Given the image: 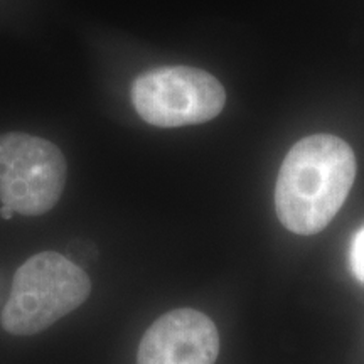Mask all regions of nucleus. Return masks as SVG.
<instances>
[{"label": "nucleus", "instance_id": "1", "mask_svg": "<svg viewBox=\"0 0 364 364\" xmlns=\"http://www.w3.org/2000/svg\"><path fill=\"white\" fill-rule=\"evenodd\" d=\"M356 179V157L343 139L318 134L290 149L275 186L277 216L295 235H316L334 220Z\"/></svg>", "mask_w": 364, "mask_h": 364}, {"label": "nucleus", "instance_id": "2", "mask_svg": "<svg viewBox=\"0 0 364 364\" xmlns=\"http://www.w3.org/2000/svg\"><path fill=\"white\" fill-rule=\"evenodd\" d=\"M91 280L65 255L44 252L17 268L2 312L9 334L33 336L76 311L88 299Z\"/></svg>", "mask_w": 364, "mask_h": 364}, {"label": "nucleus", "instance_id": "3", "mask_svg": "<svg viewBox=\"0 0 364 364\" xmlns=\"http://www.w3.org/2000/svg\"><path fill=\"white\" fill-rule=\"evenodd\" d=\"M132 102L145 122L161 129L198 125L220 115L226 103L223 85L189 66L150 70L134 81Z\"/></svg>", "mask_w": 364, "mask_h": 364}, {"label": "nucleus", "instance_id": "4", "mask_svg": "<svg viewBox=\"0 0 364 364\" xmlns=\"http://www.w3.org/2000/svg\"><path fill=\"white\" fill-rule=\"evenodd\" d=\"M63 152L41 136L0 135V203L14 213L39 216L56 206L66 186Z\"/></svg>", "mask_w": 364, "mask_h": 364}, {"label": "nucleus", "instance_id": "5", "mask_svg": "<svg viewBox=\"0 0 364 364\" xmlns=\"http://www.w3.org/2000/svg\"><path fill=\"white\" fill-rule=\"evenodd\" d=\"M220 334L206 314L176 309L159 317L139 344V364H215Z\"/></svg>", "mask_w": 364, "mask_h": 364}, {"label": "nucleus", "instance_id": "6", "mask_svg": "<svg viewBox=\"0 0 364 364\" xmlns=\"http://www.w3.org/2000/svg\"><path fill=\"white\" fill-rule=\"evenodd\" d=\"M349 262H351L354 277L364 284V226L354 235L351 252H349Z\"/></svg>", "mask_w": 364, "mask_h": 364}, {"label": "nucleus", "instance_id": "7", "mask_svg": "<svg viewBox=\"0 0 364 364\" xmlns=\"http://www.w3.org/2000/svg\"><path fill=\"white\" fill-rule=\"evenodd\" d=\"M14 215H16V213H14L12 208H9V206L0 208V216H2V220H12Z\"/></svg>", "mask_w": 364, "mask_h": 364}]
</instances>
